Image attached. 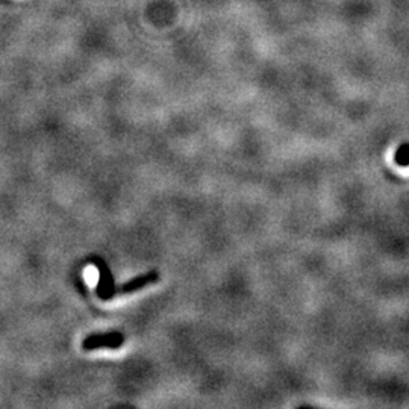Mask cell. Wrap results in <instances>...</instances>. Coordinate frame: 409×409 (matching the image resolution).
<instances>
[{
	"mask_svg": "<svg viewBox=\"0 0 409 409\" xmlns=\"http://www.w3.org/2000/svg\"><path fill=\"white\" fill-rule=\"evenodd\" d=\"M125 335L122 332L111 330V332H98L90 333L88 337H85L82 341V350L93 352L99 349H120L125 344Z\"/></svg>",
	"mask_w": 409,
	"mask_h": 409,
	"instance_id": "6da1fadb",
	"label": "cell"
},
{
	"mask_svg": "<svg viewBox=\"0 0 409 409\" xmlns=\"http://www.w3.org/2000/svg\"><path fill=\"white\" fill-rule=\"evenodd\" d=\"M159 277H161V275L156 270L147 272L144 275H139V276L131 279V281H127L126 284H123L120 288H117V293H120V294L137 293V292H139V289H143V288L152 285V284H156L159 281Z\"/></svg>",
	"mask_w": 409,
	"mask_h": 409,
	"instance_id": "3957f363",
	"label": "cell"
},
{
	"mask_svg": "<svg viewBox=\"0 0 409 409\" xmlns=\"http://www.w3.org/2000/svg\"><path fill=\"white\" fill-rule=\"evenodd\" d=\"M396 163L401 166H409V144L401 147L396 154Z\"/></svg>",
	"mask_w": 409,
	"mask_h": 409,
	"instance_id": "277c9868",
	"label": "cell"
},
{
	"mask_svg": "<svg viewBox=\"0 0 409 409\" xmlns=\"http://www.w3.org/2000/svg\"><path fill=\"white\" fill-rule=\"evenodd\" d=\"M93 265L98 268L99 273V282L96 287V294L100 300H111L117 294V287L114 282V276L110 265H108L102 258H91Z\"/></svg>",
	"mask_w": 409,
	"mask_h": 409,
	"instance_id": "7a4b0ae2",
	"label": "cell"
}]
</instances>
